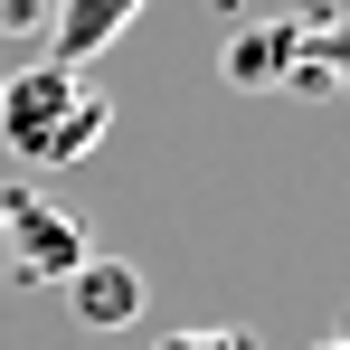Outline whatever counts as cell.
I'll list each match as a JSON object with an SVG mask.
<instances>
[{
  "label": "cell",
  "instance_id": "5b68a950",
  "mask_svg": "<svg viewBox=\"0 0 350 350\" xmlns=\"http://www.w3.org/2000/svg\"><path fill=\"white\" fill-rule=\"evenodd\" d=\"M133 19H142V0H57V48H48V57L85 66V57H105Z\"/></svg>",
  "mask_w": 350,
  "mask_h": 350
},
{
  "label": "cell",
  "instance_id": "8992f818",
  "mask_svg": "<svg viewBox=\"0 0 350 350\" xmlns=\"http://www.w3.org/2000/svg\"><path fill=\"white\" fill-rule=\"evenodd\" d=\"M161 350H256V332H237V322H208V332H171Z\"/></svg>",
  "mask_w": 350,
  "mask_h": 350
},
{
  "label": "cell",
  "instance_id": "277c9868",
  "mask_svg": "<svg viewBox=\"0 0 350 350\" xmlns=\"http://www.w3.org/2000/svg\"><path fill=\"white\" fill-rule=\"evenodd\" d=\"M293 48H303V29H293V19H256V29H237V38H228L218 76H228L237 95H265V85H284Z\"/></svg>",
  "mask_w": 350,
  "mask_h": 350
},
{
  "label": "cell",
  "instance_id": "6da1fadb",
  "mask_svg": "<svg viewBox=\"0 0 350 350\" xmlns=\"http://www.w3.org/2000/svg\"><path fill=\"white\" fill-rule=\"evenodd\" d=\"M105 123H114V105H105L76 66H57V57L19 66V76L0 85V142H10L29 171H66V161H85V152L105 142Z\"/></svg>",
  "mask_w": 350,
  "mask_h": 350
},
{
  "label": "cell",
  "instance_id": "7a4b0ae2",
  "mask_svg": "<svg viewBox=\"0 0 350 350\" xmlns=\"http://www.w3.org/2000/svg\"><path fill=\"white\" fill-rule=\"evenodd\" d=\"M10 265L19 275H76L85 265V237H76V218L66 208H38V199H10Z\"/></svg>",
  "mask_w": 350,
  "mask_h": 350
},
{
  "label": "cell",
  "instance_id": "3957f363",
  "mask_svg": "<svg viewBox=\"0 0 350 350\" xmlns=\"http://www.w3.org/2000/svg\"><path fill=\"white\" fill-rule=\"evenodd\" d=\"M66 312H76L85 332H123V322L142 312V265H123V256H85V265L66 275Z\"/></svg>",
  "mask_w": 350,
  "mask_h": 350
},
{
  "label": "cell",
  "instance_id": "52a82bcc",
  "mask_svg": "<svg viewBox=\"0 0 350 350\" xmlns=\"http://www.w3.org/2000/svg\"><path fill=\"white\" fill-rule=\"evenodd\" d=\"M312 350H350V341H312Z\"/></svg>",
  "mask_w": 350,
  "mask_h": 350
}]
</instances>
